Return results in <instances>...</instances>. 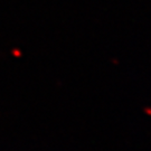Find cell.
I'll return each instance as SVG.
<instances>
[]
</instances>
